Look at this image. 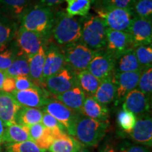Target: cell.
I'll use <instances>...</instances> for the list:
<instances>
[{
  "label": "cell",
  "instance_id": "6da1fadb",
  "mask_svg": "<svg viewBox=\"0 0 152 152\" xmlns=\"http://www.w3.org/2000/svg\"><path fill=\"white\" fill-rule=\"evenodd\" d=\"M107 128V121H99L80 114L74 127L73 137L83 145L95 147L103 139Z\"/></svg>",
  "mask_w": 152,
  "mask_h": 152
},
{
  "label": "cell",
  "instance_id": "7a4b0ae2",
  "mask_svg": "<svg viewBox=\"0 0 152 152\" xmlns=\"http://www.w3.org/2000/svg\"><path fill=\"white\" fill-rule=\"evenodd\" d=\"M52 32L56 42L64 47L80 40L82 26L77 19L58 11L54 15Z\"/></svg>",
  "mask_w": 152,
  "mask_h": 152
},
{
  "label": "cell",
  "instance_id": "3957f363",
  "mask_svg": "<svg viewBox=\"0 0 152 152\" xmlns=\"http://www.w3.org/2000/svg\"><path fill=\"white\" fill-rule=\"evenodd\" d=\"M54 14L49 7L37 4L22 14L20 27L44 36L52 29Z\"/></svg>",
  "mask_w": 152,
  "mask_h": 152
},
{
  "label": "cell",
  "instance_id": "277c9868",
  "mask_svg": "<svg viewBox=\"0 0 152 152\" xmlns=\"http://www.w3.org/2000/svg\"><path fill=\"white\" fill-rule=\"evenodd\" d=\"M106 27L104 20L99 16H92L87 19L82 26L81 40L93 51L105 48Z\"/></svg>",
  "mask_w": 152,
  "mask_h": 152
},
{
  "label": "cell",
  "instance_id": "5b68a950",
  "mask_svg": "<svg viewBox=\"0 0 152 152\" xmlns=\"http://www.w3.org/2000/svg\"><path fill=\"white\" fill-rule=\"evenodd\" d=\"M61 52L66 66L79 73L87 70L96 51L92 50L82 41H78L64 46Z\"/></svg>",
  "mask_w": 152,
  "mask_h": 152
},
{
  "label": "cell",
  "instance_id": "8992f818",
  "mask_svg": "<svg viewBox=\"0 0 152 152\" xmlns=\"http://www.w3.org/2000/svg\"><path fill=\"white\" fill-rule=\"evenodd\" d=\"M99 16L105 22L107 28L129 33L134 15L133 11L118 8H98Z\"/></svg>",
  "mask_w": 152,
  "mask_h": 152
},
{
  "label": "cell",
  "instance_id": "52a82bcc",
  "mask_svg": "<svg viewBox=\"0 0 152 152\" xmlns=\"http://www.w3.org/2000/svg\"><path fill=\"white\" fill-rule=\"evenodd\" d=\"M77 85V73L67 66L47 78L42 84V86L54 96L67 92Z\"/></svg>",
  "mask_w": 152,
  "mask_h": 152
},
{
  "label": "cell",
  "instance_id": "ba28073f",
  "mask_svg": "<svg viewBox=\"0 0 152 152\" xmlns=\"http://www.w3.org/2000/svg\"><path fill=\"white\" fill-rule=\"evenodd\" d=\"M43 109L45 113L52 115L64 125L68 134L73 137L76 120L80 113L72 111L56 99H49Z\"/></svg>",
  "mask_w": 152,
  "mask_h": 152
},
{
  "label": "cell",
  "instance_id": "9c48e42d",
  "mask_svg": "<svg viewBox=\"0 0 152 152\" xmlns=\"http://www.w3.org/2000/svg\"><path fill=\"white\" fill-rule=\"evenodd\" d=\"M132 36L130 33L116 31L107 28L106 30V43L104 51L116 59L121 54L134 49Z\"/></svg>",
  "mask_w": 152,
  "mask_h": 152
},
{
  "label": "cell",
  "instance_id": "30bf717a",
  "mask_svg": "<svg viewBox=\"0 0 152 152\" xmlns=\"http://www.w3.org/2000/svg\"><path fill=\"white\" fill-rule=\"evenodd\" d=\"M43 36L20 27L16 32L18 52L17 56L30 58L37 54L43 45Z\"/></svg>",
  "mask_w": 152,
  "mask_h": 152
},
{
  "label": "cell",
  "instance_id": "8fae6325",
  "mask_svg": "<svg viewBox=\"0 0 152 152\" xmlns=\"http://www.w3.org/2000/svg\"><path fill=\"white\" fill-rule=\"evenodd\" d=\"M115 59L104 49L96 51L87 71L100 81L111 77L113 74Z\"/></svg>",
  "mask_w": 152,
  "mask_h": 152
},
{
  "label": "cell",
  "instance_id": "7c38bea8",
  "mask_svg": "<svg viewBox=\"0 0 152 152\" xmlns=\"http://www.w3.org/2000/svg\"><path fill=\"white\" fill-rule=\"evenodd\" d=\"M11 94L22 107L42 108L46 105L49 99L46 93L39 87L22 91L14 90Z\"/></svg>",
  "mask_w": 152,
  "mask_h": 152
},
{
  "label": "cell",
  "instance_id": "4fadbf2b",
  "mask_svg": "<svg viewBox=\"0 0 152 152\" xmlns=\"http://www.w3.org/2000/svg\"><path fill=\"white\" fill-rule=\"evenodd\" d=\"M141 73V71L113 73L111 77L116 86L117 102H123L129 92L137 89Z\"/></svg>",
  "mask_w": 152,
  "mask_h": 152
},
{
  "label": "cell",
  "instance_id": "5bb4252c",
  "mask_svg": "<svg viewBox=\"0 0 152 152\" xmlns=\"http://www.w3.org/2000/svg\"><path fill=\"white\" fill-rule=\"evenodd\" d=\"M135 47L150 45L152 42L151 20L134 16L129 33Z\"/></svg>",
  "mask_w": 152,
  "mask_h": 152
},
{
  "label": "cell",
  "instance_id": "9a60e30c",
  "mask_svg": "<svg viewBox=\"0 0 152 152\" xmlns=\"http://www.w3.org/2000/svg\"><path fill=\"white\" fill-rule=\"evenodd\" d=\"M65 66V60L61 50L56 45H52L47 49V52H45V61L42 75V86L45 80L58 73Z\"/></svg>",
  "mask_w": 152,
  "mask_h": 152
},
{
  "label": "cell",
  "instance_id": "2e32d148",
  "mask_svg": "<svg viewBox=\"0 0 152 152\" xmlns=\"http://www.w3.org/2000/svg\"><path fill=\"white\" fill-rule=\"evenodd\" d=\"M131 139L136 143L151 147L152 120L149 113L137 117L135 125L128 133Z\"/></svg>",
  "mask_w": 152,
  "mask_h": 152
},
{
  "label": "cell",
  "instance_id": "e0dca14e",
  "mask_svg": "<svg viewBox=\"0 0 152 152\" xmlns=\"http://www.w3.org/2000/svg\"><path fill=\"white\" fill-rule=\"evenodd\" d=\"M149 98L137 89L131 91L123 100V109L127 110L134 114L136 117L149 113L150 109Z\"/></svg>",
  "mask_w": 152,
  "mask_h": 152
},
{
  "label": "cell",
  "instance_id": "ac0fdd59",
  "mask_svg": "<svg viewBox=\"0 0 152 152\" xmlns=\"http://www.w3.org/2000/svg\"><path fill=\"white\" fill-rule=\"evenodd\" d=\"M21 107L11 93L0 91V120L5 127L16 124V115Z\"/></svg>",
  "mask_w": 152,
  "mask_h": 152
},
{
  "label": "cell",
  "instance_id": "d6986e66",
  "mask_svg": "<svg viewBox=\"0 0 152 152\" xmlns=\"http://www.w3.org/2000/svg\"><path fill=\"white\" fill-rule=\"evenodd\" d=\"M54 96L56 100L61 102L68 109L81 114V110L86 99V95L78 85L67 92L55 95Z\"/></svg>",
  "mask_w": 152,
  "mask_h": 152
},
{
  "label": "cell",
  "instance_id": "ffe728a7",
  "mask_svg": "<svg viewBox=\"0 0 152 152\" xmlns=\"http://www.w3.org/2000/svg\"><path fill=\"white\" fill-rule=\"evenodd\" d=\"M81 114L96 121L106 122L109 116V111L107 106L99 103L93 96H86Z\"/></svg>",
  "mask_w": 152,
  "mask_h": 152
},
{
  "label": "cell",
  "instance_id": "44dd1931",
  "mask_svg": "<svg viewBox=\"0 0 152 152\" xmlns=\"http://www.w3.org/2000/svg\"><path fill=\"white\" fill-rule=\"evenodd\" d=\"M141 71L142 68L137 58L134 49L121 54L115 60L113 73Z\"/></svg>",
  "mask_w": 152,
  "mask_h": 152
},
{
  "label": "cell",
  "instance_id": "7402d4cb",
  "mask_svg": "<svg viewBox=\"0 0 152 152\" xmlns=\"http://www.w3.org/2000/svg\"><path fill=\"white\" fill-rule=\"evenodd\" d=\"M93 97L99 103L105 106L112 103L114 101H116V86L111 77L101 81L99 86Z\"/></svg>",
  "mask_w": 152,
  "mask_h": 152
},
{
  "label": "cell",
  "instance_id": "603a6c76",
  "mask_svg": "<svg viewBox=\"0 0 152 152\" xmlns=\"http://www.w3.org/2000/svg\"><path fill=\"white\" fill-rule=\"evenodd\" d=\"M2 140L3 143L6 144L31 141L28 134V126L14 124L5 127Z\"/></svg>",
  "mask_w": 152,
  "mask_h": 152
},
{
  "label": "cell",
  "instance_id": "cb8c5ba5",
  "mask_svg": "<svg viewBox=\"0 0 152 152\" xmlns=\"http://www.w3.org/2000/svg\"><path fill=\"white\" fill-rule=\"evenodd\" d=\"M30 69V77L32 80L42 85V75L45 61V49L42 45L37 54L28 58Z\"/></svg>",
  "mask_w": 152,
  "mask_h": 152
},
{
  "label": "cell",
  "instance_id": "d4e9b609",
  "mask_svg": "<svg viewBox=\"0 0 152 152\" xmlns=\"http://www.w3.org/2000/svg\"><path fill=\"white\" fill-rule=\"evenodd\" d=\"M44 112L35 108L21 107L16 115V124L30 126L41 123Z\"/></svg>",
  "mask_w": 152,
  "mask_h": 152
},
{
  "label": "cell",
  "instance_id": "484cf974",
  "mask_svg": "<svg viewBox=\"0 0 152 152\" xmlns=\"http://www.w3.org/2000/svg\"><path fill=\"white\" fill-rule=\"evenodd\" d=\"M77 85L86 96H93L99 86L101 81L87 70L77 73Z\"/></svg>",
  "mask_w": 152,
  "mask_h": 152
},
{
  "label": "cell",
  "instance_id": "4316f807",
  "mask_svg": "<svg viewBox=\"0 0 152 152\" xmlns=\"http://www.w3.org/2000/svg\"><path fill=\"white\" fill-rule=\"evenodd\" d=\"M83 148V144L73 137L68 135L65 138L54 140L49 148V152H77Z\"/></svg>",
  "mask_w": 152,
  "mask_h": 152
},
{
  "label": "cell",
  "instance_id": "83f0119b",
  "mask_svg": "<svg viewBox=\"0 0 152 152\" xmlns=\"http://www.w3.org/2000/svg\"><path fill=\"white\" fill-rule=\"evenodd\" d=\"M6 75L8 77H16L20 76H29L30 69L29 64L27 58L22 56H18L15 58L11 65L7 71H4Z\"/></svg>",
  "mask_w": 152,
  "mask_h": 152
},
{
  "label": "cell",
  "instance_id": "f1b7e54d",
  "mask_svg": "<svg viewBox=\"0 0 152 152\" xmlns=\"http://www.w3.org/2000/svg\"><path fill=\"white\" fill-rule=\"evenodd\" d=\"M67 3L66 14L69 16H86L91 7L90 0H65Z\"/></svg>",
  "mask_w": 152,
  "mask_h": 152
},
{
  "label": "cell",
  "instance_id": "f546056e",
  "mask_svg": "<svg viewBox=\"0 0 152 152\" xmlns=\"http://www.w3.org/2000/svg\"><path fill=\"white\" fill-rule=\"evenodd\" d=\"M136 57L142 68V71L151 67L152 64V47L150 45H142L135 47L134 49Z\"/></svg>",
  "mask_w": 152,
  "mask_h": 152
},
{
  "label": "cell",
  "instance_id": "4dcf8cb0",
  "mask_svg": "<svg viewBox=\"0 0 152 152\" xmlns=\"http://www.w3.org/2000/svg\"><path fill=\"white\" fill-rule=\"evenodd\" d=\"M30 0H0V4L14 16H20L28 9Z\"/></svg>",
  "mask_w": 152,
  "mask_h": 152
},
{
  "label": "cell",
  "instance_id": "1f68e13d",
  "mask_svg": "<svg viewBox=\"0 0 152 152\" xmlns=\"http://www.w3.org/2000/svg\"><path fill=\"white\" fill-rule=\"evenodd\" d=\"M4 149V152H47L46 149L38 147L32 141L6 144Z\"/></svg>",
  "mask_w": 152,
  "mask_h": 152
},
{
  "label": "cell",
  "instance_id": "d6a6232c",
  "mask_svg": "<svg viewBox=\"0 0 152 152\" xmlns=\"http://www.w3.org/2000/svg\"><path fill=\"white\" fill-rule=\"evenodd\" d=\"M137 90L151 99L152 94V67L144 70L141 73L137 85Z\"/></svg>",
  "mask_w": 152,
  "mask_h": 152
},
{
  "label": "cell",
  "instance_id": "836d02e7",
  "mask_svg": "<svg viewBox=\"0 0 152 152\" xmlns=\"http://www.w3.org/2000/svg\"><path fill=\"white\" fill-rule=\"evenodd\" d=\"M137 117L132 112L123 109L118 114V123L120 128L127 133L130 132L135 125Z\"/></svg>",
  "mask_w": 152,
  "mask_h": 152
},
{
  "label": "cell",
  "instance_id": "e575fe53",
  "mask_svg": "<svg viewBox=\"0 0 152 152\" xmlns=\"http://www.w3.org/2000/svg\"><path fill=\"white\" fill-rule=\"evenodd\" d=\"M133 13L135 16L151 20L152 0H139L135 1Z\"/></svg>",
  "mask_w": 152,
  "mask_h": 152
},
{
  "label": "cell",
  "instance_id": "d590c367",
  "mask_svg": "<svg viewBox=\"0 0 152 152\" xmlns=\"http://www.w3.org/2000/svg\"><path fill=\"white\" fill-rule=\"evenodd\" d=\"M16 58L12 49L7 44L0 45V71H5L9 68Z\"/></svg>",
  "mask_w": 152,
  "mask_h": 152
},
{
  "label": "cell",
  "instance_id": "8d00e7d4",
  "mask_svg": "<svg viewBox=\"0 0 152 152\" xmlns=\"http://www.w3.org/2000/svg\"><path fill=\"white\" fill-rule=\"evenodd\" d=\"M134 0H101L99 8H118L133 11Z\"/></svg>",
  "mask_w": 152,
  "mask_h": 152
},
{
  "label": "cell",
  "instance_id": "74e56055",
  "mask_svg": "<svg viewBox=\"0 0 152 152\" xmlns=\"http://www.w3.org/2000/svg\"><path fill=\"white\" fill-rule=\"evenodd\" d=\"M14 26L7 19L0 17V45L7 44L14 35Z\"/></svg>",
  "mask_w": 152,
  "mask_h": 152
},
{
  "label": "cell",
  "instance_id": "f35d334b",
  "mask_svg": "<svg viewBox=\"0 0 152 152\" xmlns=\"http://www.w3.org/2000/svg\"><path fill=\"white\" fill-rule=\"evenodd\" d=\"M117 152H150L148 147L134 144L128 141L121 142L118 146Z\"/></svg>",
  "mask_w": 152,
  "mask_h": 152
},
{
  "label": "cell",
  "instance_id": "ab89813d",
  "mask_svg": "<svg viewBox=\"0 0 152 152\" xmlns=\"http://www.w3.org/2000/svg\"><path fill=\"white\" fill-rule=\"evenodd\" d=\"M54 137L51 129L45 128L44 130L43 134L37 141L35 142L36 145L38 147L42 149H47L52 145V144L54 141Z\"/></svg>",
  "mask_w": 152,
  "mask_h": 152
},
{
  "label": "cell",
  "instance_id": "60d3db41",
  "mask_svg": "<svg viewBox=\"0 0 152 152\" xmlns=\"http://www.w3.org/2000/svg\"><path fill=\"white\" fill-rule=\"evenodd\" d=\"M16 90L22 91L39 87L32 80L29 76H20L15 78Z\"/></svg>",
  "mask_w": 152,
  "mask_h": 152
},
{
  "label": "cell",
  "instance_id": "b9f144b4",
  "mask_svg": "<svg viewBox=\"0 0 152 152\" xmlns=\"http://www.w3.org/2000/svg\"><path fill=\"white\" fill-rule=\"evenodd\" d=\"M42 123L44 126L45 128H49V129H54V128H58L60 130H61L64 132H66V128H64V126L60 122H58L57 120L54 117H53L50 114L45 113L44 112L42 119ZM67 133V132H66Z\"/></svg>",
  "mask_w": 152,
  "mask_h": 152
},
{
  "label": "cell",
  "instance_id": "7bdbcfd3",
  "mask_svg": "<svg viewBox=\"0 0 152 152\" xmlns=\"http://www.w3.org/2000/svg\"><path fill=\"white\" fill-rule=\"evenodd\" d=\"M45 128V127L42 123L28 126V134H29L30 137L31 139V141L33 142L37 141L43 134Z\"/></svg>",
  "mask_w": 152,
  "mask_h": 152
},
{
  "label": "cell",
  "instance_id": "ee69618b",
  "mask_svg": "<svg viewBox=\"0 0 152 152\" xmlns=\"http://www.w3.org/2000/svg\"><path fill=\"white\" fill-rule=\"evenodd\" d=\"M16 90V81L14 77L6 76L2 85L1 91L7 93H11Z\"/></svg>",
  "mask_w": 152,
  "mask_h": 152
},
{
  "label": "cell",
  "instance_id": "f6af8a7d",
  "mask_svg": "<svg viewBox=\"0 0 152 152\" xmlns=\"http://www.w3.org/2000/svg\"><path fill=\"white\" fill-rule=\"evenodd\" d=\"M41 5L45 6L47 7H52L57 6L64 2L65 0H39Z\"/></svg>",
  "mask_w": 152,
  "mask_h": 152
},
{
  "label": "cell",
  "instance_id": "bcb514c9",
  "mask_svg": "<svg viewBox=\"0 0 152 152\" xmlns=\"http://www.w3.org/2000/svg\"><path fill=\"white\" fill-rule=\"evenodd\" d=\"M99 152H117L116 149L110 143H106L100 148Z\"/></svg>",
  "mask_w": 152,
  "mask_h": 152
},
{
  "label": "cell",
  "instance_id": "7dc6e473",
  "mask_svg": "<svg viewBox=\"0 0 152 152\" xmlns=\"http://www.w3.org/2000/svg\"><path fill=\"white\" fill-rule=\"evenodd\" d=\"M5 126L2 121L0 120V152H1V144H3V134L4 132Z\"/></svg>",
  "mask_w": 152,
  "mask_h": 152
},
{
  "label": "cell",
  "instance_id": "c3c4849f",
  "mask_svg": "<svg viewBox=\"0 0 152 152\" xmlns=\"http://www.w3.org/2000/svg\"><path fill=\"white\" fill-rule=\"evenodd\" d=\"M6 76L7 75H6L4 71H0V91H1V89H2V85Z\"/></svg>",
  "mask_w": 152,
  "mask_h": 152
},
{
  "label": "cell",
  "instance_id": "681fc988",
  "mask_svg": "<svg viewBox=\"0 0 152 152\" xmlns=\"http://www.w3.org/2000/svg\"><path fill=\"white\" fill-rule=\"evenodd\" d=\"M77 152H90V151L87 149H86V148H82V149Z\"/></svg>",
  "mask_w": 152,
  "mask_h": 152
},
{
  "label": "cell",
  "instance_id": "f907efd6",
  "mask_svg": "<svg viewBox=\"0 0 152 152\" xmlns=\"http://www.w3.org/2000/svg\"><path fill=\"white\" fill-rule=\"evenodd\" d=\"M96 1H98V0H90V2L91 4H93V3H95Z\"/></svg>",
  "mask_w": 152,
  "mask_h": 152
},
{
  "label": "cell",
  "instance_id": "816d5d0a",
  "mask_svg": "<svg viewBox=\"0 0 152 152\" xmlns=\"http://www.w3.org/2000/svg\"><path fill=\"white\" fill-rule=\"evenodd\" d=\"M134 1H139V0H134Z\"/></svg>",
  "mask_w": 152,
  "mask_h": 152
}]
</instances>
